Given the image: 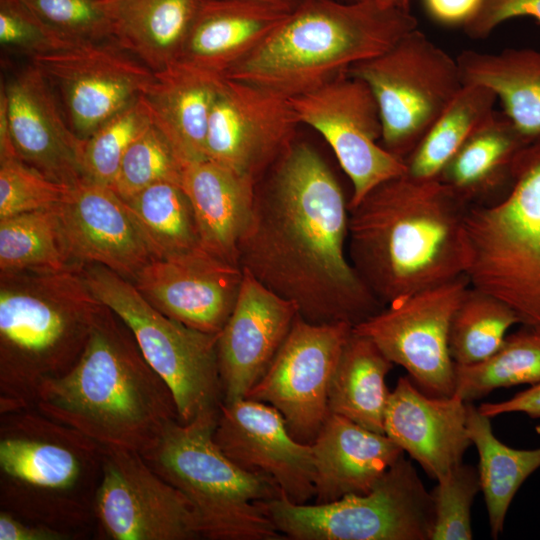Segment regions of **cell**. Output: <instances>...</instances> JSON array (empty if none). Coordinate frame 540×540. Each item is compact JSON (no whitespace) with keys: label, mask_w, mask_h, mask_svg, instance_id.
Wrapping results in <instances>:
<instances>
[{"label":"cell","mask_w":540,"mask_h":540,"mask_svg":"<svg viewBox=\"0 0 540 540\" xmlns=\"http://www.w3.org/2000/svg\"><path fill=\"white\" fill-rule=\"evenodd\" d=\"M104 308L82 269L0 272V414L34 408L78 361Z\"/></svg>","instance_id":"4"},{"label":"cell","mask_w":540,"mask_h":540,"mask_svg":"<svg viewBox=\"0 0 540 540\" xmlns=\"http://www.w3.org/2000/svg\"><path fill=\"white\" fill-rule=\"evenodd\" d=\"M243 270L204 248L154 259L132 282L158 311L191 328L219 334L238 297Z\"/></svg>","instance_id":"19"},{"label":"cell","mask_w":540,"mask_h":540,"mask_svg":"<svg viewBox=\"0 0 540 540\" xmlns=\"http://www.w3.org/2000/svg\"><path fill=\"white\" fill-rule=\"evenodd\" d=\"M384 8L409 11L411 0H369Z\"/></svg>","instance_id":"49"},{"label":"cell","mask_w":540,"mask_h":540,"mask_svg":"<svg viewBox=\"0 0 540 540\" xmlns=\"http://www.w3.org/2000/svg\"><path fill=\"white\" fill-rule=\"evenodd\" d=\"M491 418L467 402V432L479 457L478 472L491 536L503 531L509 506L525 480L540 468V447L515 449L493 433Z\"/></svg>","instance_id":"32"},{"label":"cell","mask_w":540,"mask_h":540,"mask_svg":"<svg viewBox=\"0 0 540 540\" xmlns=\"http://www.w3.org/2000/svg\"><path fill=\"white\" fill-rule=\"evenodd\" d=\"M213 438L235 464L271 479L291 502L315 496L311 444L297 441L271 405L247 398L222 402Z\"/></svg>","instance_id":"18"},{"label":"cell","mask_w":540,"mask_h":540,"mask_svg":"<svg viewBox=\"0 0 540 540\" xmlns=\"http://www.w3.org/2000/svg\"><path fill=\"white\" fill-rule=\"evenodd\" d=\"M540 383V329L524 326L506 336L489 358L472 365L455 364L454 394L471 402L493 390Z\"/></svg>","instance_id":"36"},{"label":"cell","mask_w":540,"mask_h":540,"mask_svg":"<svg viewBox=\"0 0 540 540\" xmlns=\"http://www.w3.org/2000/svg\"><path fill=\"white\" fill-rule=\"evenodd\" d=\"M183 164L164 134L154 125L124 154L110 186L123 200L162 181L181 184Z\"/></svg>","instance_id":"39"},{"label":"cell","mask_w":540,"mask_h":540,"mask_svg":"<svg viewBox=\"0 0 540 540\" xmlns=\"http://www.w3.org/2000/svg\"><path fill=\"white\" fill-rule=\"evenodd\" d=\"M300 124L290 98L225 78L210 113L205 157L257 183L294 143Z\"/></svg>","instance_id":"17"},{"label":"cell","mask_w":540,"mask_h":540,"mask_svg":"<svg viewBox=\"0 0 540 540\" xmlns=\"http://www.w3.org/2000/svg\"><path fill=\"white\" fill-rule=\"evenodd\" d=\"M277 531L292 540H431L434 503L404 455L366 494L296 504L284 494L260 502Z\"/></svg>","instance_id":"10"},{"label":"cell","mask_w":540,"mask_h":540,"mask_svg":"<svg viewBox=\"0 0 540 540\" xmlns=\"http://www.w3.org/2000/svg\"><path fill=\"white\" fill-rule=\"evenodd\" d=\"M529 141L497 111L458 149L439 179L468 205L509 182L513 160Z\"/></svg>","instance_id":"31"},{"label":"cell","mask_w":540,"mask_h":540,"mask_svg":"<svg viewBox=\"0 0 540 540\" xmlns=\"http://www.w3.org/2000/svg\"><path fill=\"white\" fill-rule=\"evenodd\" d=\"M469 287L465 275L415 293L384 306L353 326V331L371 339L426 394L452 396L455 363L449 351V331Z\"/></svg>","instance_id":"12"},{"label":"cell","mask_w":540,"mask_h":540,"mask_svg":"<svg viewBox=\"0 0 540 540\" xmlns=\"http://www.w3.org/2000/svg\"><path fill=\"white\" fill-rule=\"evenodd\" d=\"M384 433L436 481L461 464L472 445L467 402L428 395L409 376L400 377L390 392Z\"/></svg>","instance_id":"23"},{"label":"cell","mask_w":540,"mask_h":540,"mask_svg":"<svg viewBox=\"0 0 540 540\" xmlns=\"http://www.w3.org/2000/svg\"><path fill=\"white\" fill-rule=\"evenodd\" d=\"M343 1L352 2V1H358V0H343Z\"/></svg>","instance_id":"50"},{"label":"cell","mask_w":540,"mask_h":540,"mask_svg":"<svg viewBox=\"0 0 540 540\" xmlns=\"http://www.w3.org/2000/svg\"><path fill=\"white\" fill-rule=\"evenodd\" d=\"M125 202L142 228L155 259L201 247L193 208L181 184L158 182Z\"/></svg>","instance_id":"35"},{"label":"cell","mask_w":540,"mask_h":540,"mask_svg":"<svg viewBox=\"0 0 540 540\" xmlns=\"http://www.w3.org/2000/svg\"><path fill=\"white\" fill-rule=\"evenodd\" d=\"M217 413L189 423L172 421L141 453L146 463L191 503L201 537L210 540H280L260 502L281 495L269 478L250 473L215 443Z\"/></svg>","instance_id":"7"},{"label":"cell","mask_w":540,"mask_h":540,"mask_svg":"<svg viewBox=\"0 0 540 540\" xmlns=\"http://www.w3.org/2000/svg\"><path fill=\"white\" fill-rule=\"evenodd\" d=\"M68 46L114 41L104 0H22Z\"/></svg>","instance_id":"40"},{"label":"cell","mask_w":540,"mask_h":540,"mask_svg":"<svg viewBox=\"0 0 540 540\" xmlns=\"http://www.w3.org/2000/svg\"><path fill=\"white\" fill-rule=\"evenodd\" d=\"M181 186L193 208L201 247L239 265L238 246L253 209L256 182L204 159L183 166Z\"/></svg>","instance_id":"27"},{"label":"cell","mask_w":540,"mask_h":540,"mask_svg":"<svg viewBox=\"0 0 540 540\" xmlns=\"http://www.w3.org/2000/svg\"><path fill=\"white\" fill-rule=\"evenodd\" d=\"M311 447L316 504L329 503L349 494L368 493L404 455L386 434L368 430L331 412Z\"/></svg>","instance_id":"24"},{"label":"cell","mask_w":540,"mask_h":540,"mask_svg":"<svg viewBox=\"0 0 540 540\" xmlns=\"http://www.w3.org/2000/svg\"><path fill=\"white\" fill-rule=\"evenodd\" d=\"M463 84L491 89L504 114L529 142L540 136V50H463L457 57Z\"/></svg>","instance_id":"29"},{"label":"cell","mask_w":540,"mask_h":540,"mask_svg":"<svg viewBox=\"0 0 540 540\" xmlns=\"http://www.w3.org/2000/svg\"><path fill=\"white\" fill-rule=\"evenodd\" d=\"M515 324H520V320L506 303L470 285L450 325L449 351L453 362L472 365L489 358Z\"/></svg>","instance_id":"37"},{"label":"cell","mask_w":540,"mask_h":540,"mask_svg":"<svg viewBox=\"0 0 540 540\" xmlns=\"http://www.w3.org/2000/svg\"><path fill=\"white\" fill-rule=\"evenodd\" d=\"M74 258L133 282L154 255L128 204L110 187L83 180L57 205Z\"/></svg>","instance_id":"22"},{"label":"cell","mask_w":540,"mask_h":540,"mask_svg":"<svg viewBox=\"0 0 540 540\" xmlns=\"http://www.w3.org/2000/svg\"><path fill=\"white\" fill-rule=\"evenodd\" d=\"M225 77L177 61L154 72L142 94L153 124L172 145L183 166L206 159L210 113Z\"/></svg>","instance_id":"26"},{"label":"cell","mask_w":540,"mask_h":540,"mask_svg":"<svg viewBox=\"0 0 540 540\" xmlns=\"http://www.w3.org/2000/svg\"><path fill=\"white\" fill-rule=\"evenodd\" d=\"M469 206L439 178L406 172L349 208V259L383 307L466 275Z\"/></svg>","instance_id":"2"},{"label":"cell","mask_w":540,"mask_h":540,"mask_svg":"<svg viewBox=\"0 0 540 540\" xmlns=\"http://www.w3.org/2000/svg\"><path fill=\"white\" fill-rule=\"evenodd\" d=\"M51 87L74 134L84 140L140 97L154 71L115 41L67 46L30 59Z\"/></svg>","instance_id":"16"},{"label":"cell","mask_w":540,"mask_h":540,"mask_svg":"<svg viewBox=\"0 0 540 540\" xmlns=\"http://www.w3.org/2000/svg\"><path fill=\"white\" fill-rule=\"evenodd\" d=\"M0 43L7 53L29 60L68 46L22 0H0Z\"/></svg>","instance_id":"43"},{"label":"cell","mask_w":540,"mask_h":540,"mask_svg":"<svg viewBox=\"0 0 540 540\" xmlns=\"http://www.w3.org/2000/svg\"><path fill=\"white\" fill-rule=\"evenodd\" d=\"M348 73L370 87L381 116V144L404 161L463 86L457 59L418 28Z\"/></svg>","instance_id":"11"},{"label":"cell","mask_w":540,"mask_h":540,"mask_svg":"<svg viewBox=\"0 0 540 540\" xmlns=\"http://www.w3.org/2000/svg\"><path fill=\"white\" fill-rule=\"evenodd\" d=\"M204 0H104L113 39L152 71L178 61Z\"/></svg>","instance_id":"28"},{"label":"cell","mask_w":540,"mask_h":540,"mask_svg":"<svg viewBox=\"0 0 540 540\" xmlns=\"http://www.w3.org/2000/svg\"><path fill=\"white\" fill-rule=\"evenodd\" d=\"M290 12L239 0H204L178 61L225 77Z\"/></svg>","instance_id":"25"},{"label":"cell","mask_w":540,"mask_h":540,"mask_svg":"<svg viewBox=\"0 0 540 540\" xmlns=\"http://www.w3.org/2000/svg\"><path fill=\"white\" fill-rule=\"evenodd\" d=\"M246 2L258 3L280 9L286 12L293 11L303 0H239Z\"/></svg>","instance_id":"48"},{"label":"cell","mask_w":540,"mask_h":540,"mask_svg":"<svg viewBox=\"0 0 540 540\" xmlns=\"http://www.w3.org/2000/svg\"><path fill=\"white\" fill-rule=\"evenodd\" d=\"M349 203L320 153L294 143L257 181L238 262L311 323L355 326L383 308L348 255Z\"/></svg>","instance_id":"1"},{"label":"cell","mask_w":540,"mask_h":540,"mask_svg":"<svg viewBox=\"0 0 540 540\" xmlns=\"http://www.w3.org/2000/svg\"><path fill=\"white\" fill-rule=\"evenodd\" d=\"M482 0H423L427 14L448 26L464 25L479 9Z\"/></svg>","instance_id":"47"},{"label":"cell","mask_w":540,"mask_h":540,"mask_svg":"<svg viewBox=\"0 0 540 540\" xmlns=\"http://www.w3.org/2000/svg\"><path fill=\"white\" fill-rule=\"evenodd\" d=\"M0 100L18 159L67 186L84 180V140L71 130L51 87L32 62L1 81Z\"/></svg>","instance_id":"20"},{"label":"cell","mask_w":540,"mask_h":540,"mask_svg":"<svg viewBox=\"0 0 540 540\" xmlns=\"http://www.w3.org/2000/svg\"><path fill=\"white\" fill-rule=\"evenodd\" d=\"M69 188L50 180L15 156L0 159V219L56 206Z\"/></svg>","instance_id":"42"},{"label":"cell","mask_w":540,"mask_h":540,"mask_svg":"<svg viewBox=\"0 0 540 540\" xmlns=\"http://www.w3.org/2000/svg\"><path fill=\"white\" fill-rule=\"evenodd\" d=\"M523 16L540 23V0H482L479 9L463 25V29L472 39H484L501 23Z\"/></svg>","instance_id":"44"},{"label":"cell","mask_w":540,"mask_h":540,"mask_svg":"<svg viewBox=\"0 0 540 540\" xmlns=\"http://www.w3.org/2000/svg\"><path fill=\"white\" fill-rule=\"evenodd\" d=\"M470 285L540 329V136L515 156L506 193L466 213Z\"/></svg>","instance_id":"8"},{"label":"cell","mask_w":540,"mask_h":540,"mask_svg":"<svg viewBox=\"0 0 540 540\" xmlns=\"http://www.w3.org/2000/svg\"><path fill=\"white\" fill-rule=\"evenodd\" d=\"M416 28L410 11L369 0H303L225 78L293 98L383 53Z\"/></svg>","instance_id":"5"},{"label":"cell","mask_w":540,"mask_h":540,"mask_svg":"<svg viewBox=\"0 0 540 540\" xmlns=\"http://www.w3.org/2000/svg\"><path fill=\"white\" fill-rule=\"evenodd\" d=\"M57 205L0 219V272L83 268L70 250Z\"/></svg>","instance_id":"33"},{"label":"cell","mask_w":540,"mask_h":540,"mask_svg":"<svg viewBox=\"0 0 540 540\" xmlns=\"http://www.w3.org/2000/svg\"><path fill=\"white\" fill-rule=\"evenodd\" d=\"M477 408L490 418L515 412L524 413L531 418H540V383L532 385L507 400L482 403Z\"/></svg>","instance_id":"46"},{"label":"cell","mask_w":540,"mask_h":540,"mask_svg":"<svg viewBox=\"0 0 540 540\" xmlns=\"http://www.w3.org/2000/svg\"><path fill=\"white\" fill-rule=\"evenodd\" d=\"M152 124L151 111L143 95L105 121L84 139V180L110 187L124 154Z\"/></svg>","instance_id":"38"},{"label":"cell","mask_w":540,"mask_h":540,"mask_svg":"<svg viewBox=\"0 0 540 540\" xmlns=\"http://www.w3.org/2000/svg\"><path fill=\"white\" fill-rule=\"evenodd\" d=\"M480 490L478 469L463 462L437 480L431 491L434 503L431 540L473 538L471 508Z\"/></svg>","instance_id":"41"},{"label":"cell","mask_w":540,"mask_h":540,"mask_svg":"<svg viewBox=\"0 0 540 540\" xmlns=\"http://www.w3.org/2000/svg\"><path fill=\"white\" fill-rule=\"evenodd\" d=\"M393 365L371 339L352 329L330 383L329 411L385 434L390 395L385 379Z\"/></svg>","instance_id":"30"},{"label":"cell","mask_w":540,"mask_h":540,"mask_svg":"<svg viewBox=\"0 0 540 540\" xmlns=\"http://www.w3.org/2000/svg\"><path fill=\"white\" fill-rule=\"evenodd\" d=\"M34 408L102 446L140 454L179 420L171 389L105 305L78 361L41 384Z\"/></svg>","instance_id":"3"},{"label":"cell","mask_w":540,"mask_h":540,"mask_svg":"<svg viewBox=\"0 0 540 540\" xmlns=\"http://www.w3.org/2000/svg\"><path fill=\"white\" fill-rule=\"evenodd\" d=\"M298 315L292 301L243 270L235 306L218 334L223 402L246 397L266 373Z\"/></svg>","instance_id":"21"},{"label":"cell","mask_w":540,"mask_h":540,"mask_svg":"<svg viewBox=\"0 0 540 540\" xmlns=\"http://www.w3.org/2000/svg\"><path fill=\"white\" fill-rule=\"evenodd\" d=\"M290 100L300 123L325 139L350 179L349 208L381 183L407 172L405 161L381 144L379 107L363 80L347 72Z\"/></svg>","instance_id":"13"},{"label":"cell","mask_w":540,"mask_h":540,"mask_svg":"<svg viewBox=\"0 0 540 540\" xmlns=\"http://www.w3.org/2000/svg\"><path fill=\"white\" fill-rule=\"evenodd\" d=\"M83 277L96 298L130 329L150 366L174 396L179 421L217 413L223 402L218 368V334L174 320L154 308L135 285L98 264H85Z\"/></svg>","instance_id":"9"},{"label":"cell","mask_w":540,"mask_h":540,"mask_svg":"<svg viewBox=\"0 0 540 540\" xmlns=\"http://www.w3.org/2000/svg\"><path fill=\"white\" fill-rule=\"evenodd\" d=\"M104 446L36 408L0 414V507L74 532L95 527Z\"/></svg>","instance_id":"6"},{"label":"cell","mask_w":540,"mask_h":540,"mask_svg":"<svg viewBox=\"0 0 540 540\" xmlns=\"http://www.w3.org/2000/svg\"><path fill=\"white\" fill-rule=\"evenodd\" d=\"M353 326L311 323L298 315L264 376L245 398L271 405L291 435L311 444L330 411L328 394Z\"/></svg>","instance_id":"15"},{"label":"cell","mask_w":540,"mask_h":540,"mask_svg":"<svg viewBox=\"0 0 540 540\" xmlns=\"http://www.w3.org/2000/svg\"><path fill=\"white\" fill-rule=\"evenodd\" d=\"M94 531L105 540H195L201 533L189 500L138 452L104 446Z\"/></svg>","instance_id":"14"},{"label":"cell","mask_w":540,"mask_h":540,"mask_svg":"<svg viewBox=\"0 0 540 540\" xmlns=\"http://www.w3.org/2000/svg\"><path fill=\"white\" fill-rule=\"evenodd\" d=\"M496 94L480 84H463L426 136L405 160L407 174L419 179L439 178L464 142L495 111Z\"/></svg>","instance_id":"34"},{"label":"cell","mask_w":540,"mask_h":540,"mask_svg":"<svg viewBox=\"0 0 540 540\" xmlns=\"http://www.w3.org/2000/svg\"><path fill=\"white\" fill-rule=\"evenodd\" d=\"M82 535L61 530L0 509V540H80Z\"/></svg>","instance_id":"45"}]
</instances>
